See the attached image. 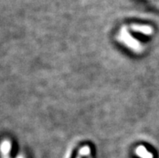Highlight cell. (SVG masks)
Segmentation results:
<instances>
[{"instance_id": "6da1fadb", "label": "cell", "mask_w": 159, "mask_h": 158, "mask_svg": "<svg viewBox=\"0 0 159 158\" xmlns=\"http://www.w3.org/2000/svg\"><path fill=\"white\" fill-rule=\"evenodd\" d=\"M120 40L123 41L124 43L127 44L128 46H129L130 48H132L133 49L136 51L141 50V46H140V44L136 41L135 40H133L131 36H129V34L128 33L127 30L125 31V28H123V30L121 32L120 35Z\"/></svg>"}, {"instance_id": "277c9868", "label": "cell", "mask_w": 159, "mask_h": 158, "mask_svg": "<svg viewBox=\"0 0 159 158\" xmlns=\"http://www.w3.org/2000/svg\"><path fill=\"white\" fill-rule=\"evenodd\" d=\"M80 153L82 155H88L90 153V148L89 147H84L80 150Z\"/></svg>"}, {"instance_id": "7a4b0ae2", "label": "cell", "mask_w": 159, "mask_h": 158, "mask_svg": "<svg viewBox=\"0 0 159 158\" xmlns=\"http://www.w3.org/2000/svg\"><path fill=\"white\" fill-rule=\"evenodd\" d=\"M136 152H137V156L141 158H153V156L149 152H148L143 146L138 147L136 150Z\"/></svg>"}, {"instance_id": "3957f363", "label": "cell", "mask_w": 159, "mask_h": 158, "mask_svg": "<svg viewBox=\"0 0 159 158\" xmlns=\"http://www.w3.org/2000/svg\"><path fill=\"white\" fill-rule=\"evenodd\" d=\"M133 28L137 32H140L143 34L149 35L151 33V28L146 26H133Z\"/></svg>"}]
</instances>
